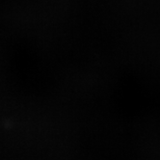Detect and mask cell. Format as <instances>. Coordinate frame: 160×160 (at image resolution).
<instances>
[]
</instances>
